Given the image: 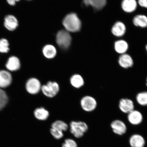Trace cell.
<instances>
[{
	"mask_svg": "<svg viewBox=\"0 0 147 147\" xmlns=\"http://www.w3.org/2000/svg\"><path fill=\"white\" fill-rule=\"evenodd\" d=\"M62 24L65 30L69 33L78 32L82 28V22L74 13L67 14L64 18Z\"/></svg>",
	"mask_w": 147,
	"mask_h": 147,
	"instance_id": "1",
	"label": "cell"
},
{
	"mask_svg": "<svg viewBox=\"0 0 147 147\" xmlns=\"http://www.w3.org/2000/svg\"><path fill=\"white\" fill-rule=\"evenodd\" d=\"M70 132L76 138H80L87 132L89 127L86 123L82 121H73L69 126Z\"/></svg>",
	"mask_w": 147,
	"mask_h": 147,
	"instance_id": "2",
	"label": "cell"
},
{
	"mask_svg": "<svg viewBox=\"0 0 147 147\" xmlns=\"http://www.w3.org/2000/svg\"><path fill=\"white\" fill-rule=\"evenodd\" d=\"M56 40L59 47L65 50L70 47L72 38L69 32L65 30H62L57 33Z\"/></svg>",
	"mask_w": 147,
	"mask_h": 147,
	"instance_id": "3",
	"label": "cell"
},
{
	"mask_svg": "<svg viewBox=\"0 0 147 147\" xmlns=\"http://www.w3.org/2000/svg\"><path fill=\"white\" fill-rule=\"evenodd\" d=\"M41 90L45 96L53 98L58 94L60 90V87L57 82L49 81L47 84L42 86Z\"/></svg>",
	"mask_w": 147,
	"mask_h": 147,
	"instance_id": "4",
	"label": "cell"
},
{
	"mask_svg": "<svg viewBox=\"0 0 147 147\" xmlns=\"http://www.w3.org/2000/svg\"><path fill=\"white\" fill-rule=\"evenodd\" d=\"M80 105L84 111L91 112L96 109L97 102L94 97L90 95H86L83 97L81 100Z\"/></svg>",
	"mask_w": 147,
	"mask_h": 147,
	"instance_id": "5",
	"label": "cell"
},
{
	"mask_svg": "<svg viewBox=\"0 0 147 147\" xmlns=\"http://www.w3.org/2000/svg\"><path fill=\"white\" fill-rule=\"evenodd\" d=\"M82 5L86 8L92 9L94 11H100L105 7L107 0H82Z\"/></svg>",
	"mask_w": 147,
	"mask_h": 147,
	"instance_id": "6",
	"label": "cell"
},
{
	"mask_svg": "<svg viewBox=\"0 0 147 147\" xmlns=\"http://www.w3.org/2000/svg\"><path fill=\"white\" fill-rule=\"evenodd\" d=\"M117 63L122 68L128 69L131 68L135 65V61L132 57L127 53L119 55Z\"/></svg>",
	"mask_w": 147,
	"mask_h": 147,
	"instance_id": "7",
	"label": "cell"
},
{
	"mask_svg": "<svg viewBox=\"0 0 147 147\" xmlns=\"http://www.w3.org/2000/svg\"><path fill=\"white\" fill-rule=\"evenodd\" d=\"M42 86L40 81L35 78L29 79L26 84L28 92L32 95L36 94L41 90Z\"/></svg>",
	"mask_w": 147,
	"mask_h": 147,
	"instance_id": "8",
	"label": "cell"
},
{
	"mask_svg": "<svg viewBox=\"0 0 147 147\" xmlns=\"http://www.w3.org/2000/svg\"><path fill=\"white\" fill-rule=\"evenodd\" d=\"M119 109L123 113L127 114L135 109V105L131 99L128 98H123L119 101Z\"/></svg>",
	"mask_w": 147,
	"mask_h": 147,
	"instance_id": "9",
	"label": "cell"
},
{
	"mask_svg": "<svg viewBox=\"0 0 147 147\" xmlns=\"http://www.w3.org/2000/svg\"><path fill=\"white\" fill-rule=\"evenodd\" d=\"M110 127L113 133L119 136L124 135L127 131L126 124L120 119H115L112 121L110 124Z\"/></svg>",
	"mask_w": 147,
	"mask_h": 147,
	"instance_id": "10",
	"label": "cell"
},
{
	"mask_svg": "<svg viewBox=\"0 0 147 147\" xmlns=\"http://www.w3.org/2000/svg\"><path fill=\"white\" fill-rule=\"evenodd\" d=\"M128 122L133 125H139L142 123L143 116L142 113L139 110L134 109L127 114Z\"/></svg>",
	"mask_w": 147,
	"mask_h": 147,
	"instance_id": "11",
	"label": "cell"
},
{
	"mask_svg": "<svg viewBox=\"0 0 147 147\" xmlns=\"http://www.w3.org/2000/svg\"><path fill=\"white\" fill-rule=\"evenodd\" d=\"M126 28L125 25L122 22L119 21L116 22L112 26L111 32L114 36L119 38L124 36L126 32Z\"/></svg>",
	"mask_w": 147,
	"mask_h": 147,
	"instance_id": "12",
	"label": "cell"
},
{
	"mask_svg": "<svg viewBox=\"0 0 147 147\" xmlns=\"http://www.w3.org/2000/svg\"><path fill=\"white\" fill-rule=\"evenodd\" d=\"M121 6L122 10L126 13H133L137 8V0H122Z\"/></svg>",
	"mask_w": 147,
	"mask_h": 147,
	"instance_id": "13",
	"label": "cell"
},
{
	"mask_svg": "<svg viewBox=\"0 0 147 147\" xmlns=\"http://www.w3.org/2000/svg\"><path fill=\"white\" fill-rule=\"evenodd\" d=\"M12 80V75L8 71H0V88L9 87L11 84Z\"/></svg>",
	"mask_w": 147,
	"mask_h": 147,
	"instance_id": "14",
	"label": "cell"
},
{
	"mask_svg": "<svg viewBox=\"0 0 147 147\" xmlns=\"http://www.w3.org/2000/svg\"><path fill=\"white\" fill-rule=\"evenodd\" d=\"M114 49L115 52L119 55L125 54L127 52L129 45L127 42L123 39H119L115 42Z\"/></svg>",
	"mask_w": 147,
	"mask_h": 147,
	"instance_id": "15",
	"label": "cell"
},
{
	"mask_svg": "<svg viewBox=\"0 0 147 147\" xmlns=\"http://www.w3.org/2000/svg\"><path fill=\"white\" fill-rule=\"evenodd\" d=\"M129 141L131 147H144L146 144L144 138L138 134H133L131 136Z\"/></svg>",
	"mask_w": 147,
	"mask_h": 147,
	"instance_id": "16",
	"label": "cell"
},
{
	"mask_svg": "<svg viewBox=\"0 0 147 147\" xmlns=\"http://www.w3.org/2000/svg\"><path fill=\"white\" fill-rule=\"evenodd\" d=\"M4 25L8 30L14 31L16 30L18 26V20L14 16L9 15L5 16Z\"/></svg>",
	"mask_w": 147,
	"mask_h": 147,
	"instance_id": "17",
	"label": "cell"
},
{
	"mask_svg": "<svg viewBox=\"0 0 147 147\" xmlns=\"http://www.w3.org/2000/svg\"><path fill=\"white\" fill-rule=\"evenodd\" d=\"M5 67L7 69L10 71H16L18 70L21 67V62L17 57L13 56L8 59Z\"/></svg>",
	"mask_w": 147,
	"mask_h": 147,
	"instance_id": "18",
	"label": "cell"
},
{
	"mask_svg": "<svg viewBox=\"0 0 147 147\" xmlns=\"http://www.w3.org/2000/svg\"><path fill=\"white\" fill-rule=\"evenodd\" d=\"M133 23L134 26L145 28L147 27V16L142 14H137L134 16L133 19Z\"/></svg>",
	"mask_w": 147,
	"mask_h": 147,
	"instance_id": "19",
	"label": "cell"
},
{
	"mask_svg": "<svg viewBox=\"0 0 147 147\" xmlns=\"http://www.w3.org/2000/svg\"><path fill=\"white\" fill-rule=\"evenodd\" d=\"M44 56L48 59H52L55 57L57 54L56 48L54 46L48 45H46L42 49Z\"/></svg>",
	"mask_w": 147,
	"mask_h": 147,
	"instance_id": "20",
	"label": "cell"
},
{
	"mask_svg": "<svg viewBox=\"0 0 147 147\" xmlns=\"http://www.w3.org/2000/svg\"><path fill=\"white\" fill-rule=\"evenodd\" d=\"M34 115L36 118L38 120L45 121L49 118V113L45 108L40 107L35 110Z\"/></svg>",
	"mask_w": 147,
	"mask_h": 147,
	"instance_id": "21",
	"label": "cell"
},
{
	"mask_svg": "<svg viewBox=\"0 0 147 147\" xmlns=\"http://www.w3.org/2000/svg\"><path fill=\"white\" fill-rule=\"evenodd\" d=\"M71 85L74 87L79 89L83 86L84 81L82 77L80 74H75L71 76L70 79Z\"/></svg>",
	"mask_w": 147,
	"mask_h": 147,
	"instance_id": "22",
	"label": "cell"
},
{
	"mask_svg": "<svg viewBox=\"0 0 147 147\" xmlns=\"http://www.w3.org/2000/svg\"><path fill=\"white\" fill-rule=\"evenodd\" d=\"M136 100L140 106H147V91H142L138 93L136 96Z\"/></svg>",
	"mask_w": 147,
	"mask_h": 147,
	"instance_id": "23",
	"label": "cell"
},
{
	"mask_svg": "<svg viewBox=\"0 0 147 147\" xmlns=\"http://www.w3.org/2000/svg\"><path fill=\"white\" fill-rule=\"evenodd\" d=\"M51 128L56 129L63 132L67 131L69 128L67 123L63 121L60 120L55 121L51 124Z\"/></svg>",
	"mask_w": 147,
	"mask_h": 147,
	"instance_id": "24",
	"label": "cell"
},
{
	"mask_svg": "<svg viewBox=\"0 0 147 147\" xmlns=\"http://www.w3.org/2000/svg\"><path fill=\"white\" fill-rule=\"evenodd\" d=\"M8 98L6 92L0 88V110L4 108L8 102Z\"/></svg>",
	"mask_w": 147,
	"mask_h": 147,
	"instance_id": "25",
	"label": "cell"
},
{
	"mask_svg": "<svg viewBox=\"0 0 147 147\" xmlns=\"http://www.w3.org/2000/svg\"><path fill=\"white\" fill-rule=\"evenodd\" d=\"M9 42L5 38H1L0 40V52L2 53H8L10 49L9 48Z\"/></svg>",
	"mask_w": 147,
	"mask_h": 147,
	"instance_id": "26",
	"label": "cell"
},
{
	"mask_svg": "<svg viewBox=\"0 0 147 147\" xmlns=\"http://www.w3.org/2000/svg\"><path fill=\"white\" fill-rule=\"evenodd\" d=\"M50 132L52 136L56 140L61 139L64 136L63 132L56 129L51 128Z\"/></svg>",
	"mask_w": 147,
	"mask_h": 147,
	"instance_id": "27",
	"label": "cell"
},
{
	"mask_svg": "<svg viewBox=\"0 0 147 147\" xmlns=\"http://www.w3.org/2000/svg\"><path fill=\"white\" fill-rule=\"evenodd\" d=\"M62 147H78L76 141L71 138L66 139L62 143Z\"/></svg>",
	"mask_w": 147,
	"mask_h": 147,
	"instance_id": "28",
	"label": "cell"
},
{
	"mask_svg": "<svg viewBox=\"0 0 147 147\" xmlns=\"http://www.w3.org/2000/svg\"><path fill=\"white\" fill-rule=\"evenodd\" d=\"M137 1L139 6L147 9V0H137Z\"/></svg>",
	"mask_w": 147,
	"mask_h": 147,
	"instance_id": "29",
	"label": "cell"
},
{
	"mask_svg": "<svg viewBox=\"0 0 147 147\" xmlns=\"http://www.w3.org/2000/svg\"><path fill=\"white\" fill-rule=\"evenodd\" d=\"M20 0H7V3L9 4L12 6H14L16 4V3L17 2L19 1Z\"/></svg>",
	"mask_w": 147,
	"mask_h": 147,
	"instance_id": "30",
	"label": "cell"
},
{
	"mask_svg": "<svg viewBox=\"0 0 147 147\" xmlns=\"http://www.w3.org/2000/svg\"><path fill=\"white\" fill-rule=\"evenodd\" d=\"M145 49H146V50L147 54V44L146 46V47H145Z\"/></svg>",
	"mask_w": 147,
	"mask_h": 147,
	"instance_id": "31",
	"label": "cell"
},
{
	"mask_svg": "<svg viewBox=\"0 0 147 147\" xmlns=\"http://www.w3.org/2000/svg\"><path fill=\"white\" fill-rule=\"evenodd\" d=\"M146 87H147V78H146Z\"/></svg>",
	"mask_w": 147,
	"mask_h": 147,
	"instance_id": "32",
	"label": "cell"
},
{
	"mask_svg": "<svg viewBox=\"0 0 147 147\" xmlns=\"http://www.w3.org/2000/svg\"><path fill=\"white\" fill-rule=\"evenodd\" d=\"M28 1H31V0H28Z\"/></svg>",
	"mask_w": 147,
	"mask_h": 147,
	"instance_id": "33",
	"label": "cell"
}]
</instances>
